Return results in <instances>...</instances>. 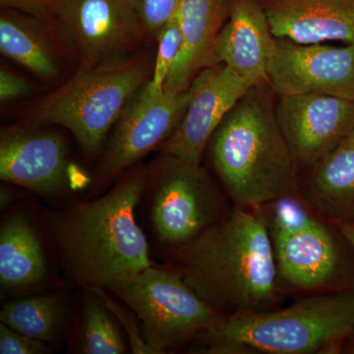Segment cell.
Masks as SVG:
<instances>
[{
    "mask_svg": "<svg viewBox=\"0 0 354 354\" xmlns=\"http://www.w3.org/2000/svg\"><path fill=\"white\" fill-rule=\"evenodd\" d=\"M48 264L29 216L15 212L0 228V286L4 292L39 285L46 278Z\"/></svg>",
    "mask_w": 354,
    "mask_h": 354,
    "instance_id": "cell-19",
    "label": "cell"
},
{
    "mask_svg": "<svg viewBox=\"0 0 354 354\" xmlns=\"http://www.w3.org/2000/svg\"><path fill=\"white\" fill-rule=\"evenodd\" d=\"M148 76V65L138 59L82 65L67 82L37 102L22 123L64 127L84 152L95 155Z\"/></svg>",
    "mask_w": 354,
    "mask_h": 354,
    "instance_id": "cell-5",
    "label": "cell"
},
{
    "mask_svg": "<svg viewBox=\"0 0 354 354\" xmlns=\"http://www.w3.org/2000/svg\"><path fill=\"white\" fill-rule=\"evenodd\" d=\"M337 227L346 241L354 249V223H337Z\"/></svg>",
    "mask_w": 354,
    "mask_h": 354,
    "instance_id": "cell-29",
    "label": "cell"
},
{
    "mask_svg": "<svg viewBox=\"0 0 354 354\" xmlns=\"http://www.w3.org/2000/svg\"><path fill=\"white\" fill-rule=\"evenodd\" d=\"M66 304L60 295H43L7 302L0 321L10 329L39 341L51 342L62 332Z\"/></svg>",
    "mask_w": 354,
    "mask_h": 354,
    "instance_id": "cell-21",
    "label": "cell"
},
{
    "mask_svg": "<svg viewBox=\"0 0 354 354\" xmlns=\"http://www.w3.org/2000/svg\"><path fill=\"white\" fill-rule=\"evenodd\" d=\"M151 221L158 241L174 254L223 220L232 206L201 164L160 153L152 171Z\"/></svg>",
    "mask_w": 354,
    "mask_h": 354,
    "instance_id": "cell-8",
    "label": "cell"
},
{
    "mask_svg": "<svg viewBox=\"0 0 354 354\" xmlns=\"http://www.w3.org/2000/svg\"><path fill=\"white\" fill-rule=\"evenodd\" d=\"M50 351L44 342L16 332L6 324L0 325V353L44 354Z\"/></svg>",
    "mask_w": 354,
    "mask_h": 354,
    "instance_id": "cell-26",
    "label": "cell"
},
{
    "mask_svg": "<svg viewBox=\"0 0 354 354\" xmlns=\"http://www.w3.org/2000/svg\"><path fill=\"white\" fill-rule=\"evenodd\" d=\"M144 30L157 41L165 25L176 13L180 0H127Z\"/></svg>",
    "mask_w": 354,
    "mask_h": 354,
    "instance_id": "cell-24",
    "label": "cell"
},
{
    "mask_svg": "<svg viewBox=\"0 0 354 354\" xmlns=\"http://www.w3.org/2000/svg\"><path fill=\"white\" fill-rule=\"evenodd\" d=\"M274 43L276 37L259 0H230V14L208 66L225 64L254 85L264 82Z\"/></svg>",
    "mask_w": 354,
    "mask_h": 354,
    "instance_id": "cell-15",
    "label": "cell"
},
{
    "mask_svg": "<svg viewBox=\"0 0 354 354\" xmlns=\"http://www.w3.org/2000/svg\"><path fill=\"white\" fill-rule=\"evenodd\" d=\"M276 116L300 174L341 146L354 130V102L333 95L277 97Z\"/></svg>",
    "mask_w": 354,
    "mask_h": 354,
    "instance_id": "cell-12",
    "label": "cell"
},
{
    "mask_svg": "<svg viewBox=\"0 0 354 354\" xmlns=\"http://www.w3.org/2000/svg\"><path fill=\"white\" fill-rule=\"evenodd\" d=\"M109 290L132 310L144 341L155 354L176 351L225 320L176 270L151 266Z\"/></svg>",
    "mask_w": 354,
    "mask_h": 354,
    "instance_id": "cell-7",
    "label": "cell"
},
{
    "mask_svg": "<svg viewBox=\"0 0 354 354\" xmlns=\"http://www.w3.org/2000/svg\"><path fill=\"white\" fill-rule=\"evenodd\" d=\"M344 142H348V143H354V130L353 132H351V134L349 135L348 138L346 139Z\"/></svg>",
    "mask_w": 354,
    "mask_h": 354,
    "instance_id": "cell-31",
    "label": "cell"
},
{
    "mask_svg": "<svg viewBox=\"0 0 354 354\" xmlns=\"http://www.w3.org/2000/svg\"><path fill=\"white\" fill-rule=\"evenodd\" d=\"M62 0H0L2 9H11L41 22L57 19Z\"/></svg>",
    "mask_w": 354,
    "mask_h": 354,
    "instance_id": "cell-27",
    "label": "cell"
},
{
    "mask_svg": "<svg viewBox=\"0 0 354 354\" xmlns=\"http://www.w3.org/2000/svg\"><path fill=\"white\" fill-rule=\"evenodd\" d=\"M176 261L185 283L225 318L278 304L276 260L258 209L232 205L223 220L176 253Z\"/></svg>",
    "mask_w": 354,
    "mask_h": 354,
    "instance_id": "cell-2",
    "label": "cell"
},
{
    "mask_svg": "<svg viewBox=\"0 0 354 354\" xmlns=\"http://www.w3.org/2000/svg\"><path fill=\"white\" fill-rule=\"evenodd\" d=\"M277 95L255 84L209 140L214 171L234 205L259 208L299 187L300 172L276 116Z\"/></svg>",
    "mask_w": 354,
    "mask_h": 354,
    "instance_id": "cell-3",
    "label": "cell"
},
{
    "mask_svg": "<svg viewBox=\"0 0 354 354\" xmlns=\"http://www.w3.org/2000/svg\"><path fill=\"white\" fill-rule=\"evenodd\" d=\"M39 20L11 9L0 15V51L44 80L60 74L57 55L39 26Z\"/></svg>",
    "mask_w": 354,
    "mask_h": 354,
    "instance_id": "cell-20",
    "label": "cell"
},
{
    "mask_svg": "<svg viewBox=\"0 0 354 354\" xmlns=\"http://www.w3.org/2000/svg\"><path fill=\"white\" fill-rule=\"evenodd\" d=\"M148 183L137 165L106 194L72 203L48 216V227L69 278L87 288H109L153 266L135 209Z\"/></svg>",
    "mask_w": 354,
    "mask_h": 354,
    "instance_id": "cell-1",
    "label": "cell"
},
{
    "mask_svg": "<svg viewBox=\"0 0 354 354\" xmlns=\"http://www.w3.org/2000/svg\"><path fill=\"white\" fill-rule=\"evenodd\" d=\"M354 337V291L314 292L285 309L227 317L200 335L203 346H234L243 353H337Z\"/></svg>",
    "mask_w": 354,
    "mask_h": 354,
    "instance_id": "cell-4",
    "label": "cell"
},
{
    "mask_svg": "<svg viewBox=\"0 0 354 354\" xmlns=\"http://www.w3.org/2000/svg\"><path fill=\"white\" fill-rule=\"evenodd\" d=\"M82 65L127 59L146 34L127 0H62L57 19Z\"/></svg>",
    "mask_w": 354,
    "mask_h": 354,
    "instance_id": "cell-10",
    "label": "cell"
},
{
    "mask_svg": "<svg viewBox=\"0 0 354 354\" xmlns=\"http://www.w3.org/2000/svg\"><path fill=\"white\" fill-rule=\"evenodd\" d=\"M230 6V0H180L177 12L183 46L165 81V92L177 94L188 90L195 76L208 67Z\"/></svg>",
    "mask_w": 354,
    "mask_h": 354,
    "instance_id": "cell-17",
    "label": "cell"
},
{
    "mask_svg": "<svg viewBox=\"0 0 354 354\" xmlns=\"http://www.w3.org/2000/svg\"><path fill=\"white\" fill-rule=\"evenodd\" d=\"M0 178L43 197L59 196L70 180L64 139L46 127L21 123L2 128Z\"/></svg>",
    "mask_w": 354,
    "mask_h": 354,
    "instance_id": "cell-14",
    "label": "cell"
},
{
    "mask_svg": "<svg viewBox=\"0 0 354 354\" xmlns=\"http://www.w3.org/2000/svg\"><path fill=\"white\" fill-rule=\"evenodd\" d=\"M111 313L106 305L95 295L86 298L81 312V353H127V344Z\"/></svg>",
    "mask_w": 354,
    "mask_h": 354,
    "instance_id": "cell-22",
    "label": "cell"
},
{
    "mask_svg": "<svg viewBox=\"0 0 354 354\" xmlns=\"http://www.w3.org/2000/svg\"><path fill=\"white\" fill-rule=\"evenodd\" d=\"M12 191L6 189V188H1V209L6 208L7 205L12 202L13 196Z\"/></svg>",
    "mask_w": 354,
    "mask_h": 354,
    "instance_id": "cell-30",
    "label": "cell"
},
{
    "mask_svg": "<svg viewBox=\"0 0 354 354\" xmlns=\"http://www.w3.org/2000/svg\"><path fill=\"white\" fill-rule=\"evenodd\" d=\"M267 81L277 97L318 94L354 102V43L333 46L276 38Z\"/></svg>",
    "mask_w": 354,
    "mask_h": 354,
    "instance_id": "cell-11",
    "label": "cell"
},
{
    "mask_svg": "<svg viewBox=\"0 0 354 354\" xmlns=\"http://www.w3.org/2000/svg\"><path fill=\"white\" fill-rule=\"evenodd\" d=\"M253 85L225 64L201 70L188 88L190 99L183 120L158 150L202 164L203 155L216 128Z\"/></svg>",
    "mask_w": 354,
    "mask_h": 354,
    "instance_id": "cell-13",
    "label": "cell"
},
{
    "mask_svg": "<svg viewBox=\"0 0 354 354\" xmlns=\"http://www.w3.org/2000/svg\"><path fill=\"white\" fill-rule=\"evenodd\" d=\"M189 99L188 90L157 92L149 81L144 84L114 123L90 196L167 141L183 120Z\"/></svg>",
    "mask_w": 354,
    "mask_h": 354,
    "instance_id": "cell-9",
    "label": "cell"
},
{
    "mask_svg": "<svg viewBox=\"0 0 354 354\" xmlns=\"http://www.w3.org/2000/svg\"><path fill=\"white\" fill-rule=\"evenodd\" d=\"M298 194L330 223H354V143L344 142L305 171Z\"/></svg>",
    "mask_w": 354,
    "mask_h": 354,
    "instance_id": "cell-18",
    "label": "cell"
},
{
    "mask_svg": "<svg viewBox=\"0 0 354 354\" xmlns=\"http://www.w3.org/2000/svg\"><path fill=\"white\" fill-rule=\"evenodd\" d=\"M272 34L298 44L354 43V0H259Z\"/></svg>",
    "mask_w": 354,
    "mask_h": 354,
    "instance_id": "cell-16",
    "label": "cell"
},
{
    "mask_svg": "<svg viewBox=\"0 0 354 354\" xmlns=\"http://www.w3.org/2000/svg\"><path fill=\"white\" fill-rule=\"evenodd\" d=\"M157 41L158 51L155 66L152 79L149 80V84L153 90L162 92L167 76L176 62L183 46L180 21L177 11L162 28Z\"/></svg>",
    "mask_w": 354,
    "mask_h": 354,
    "instance_id": "cell-23",
    "label": "cell"
},
{
    "mask_svg": "<svg viewBox=\"0 0 354 354\" xmlns=\"http://www.w3.org/2000/svg\"><path fill=\"white\" fill-rule=\"evenodd\" d=\"M100 300L106 305V308L118 318V322L124 328L128 339H129L130 348L134 354H155L153 349L144 341L141 329L139 327L138 319L133 313L131 309L121 306L118 302L114 301L113 298L106 295L104 288H97L90 290Z\"/></svg>",
    "mask_w": 354,
    "mask_h": 354,
    "instance_id": "cell-25",
    "label": "cell"
},
{
    "mask_svg": "<svg viewBox=\"0 0 354 354\" xmlns=\"http://www.w3.org/2000/svg\"><path fill=\"white\" fill-rule=\"evenodd\" d=\"M34 90L31 84L6 69L0 71V101L8 102L19 100Z\"/></svg>",
    "mask_w": 354,
    "mask_h": 354,
    "instance_id": "cell-28",
    "label": "cell"
},
{
    "mask_svg": "<svg viewBox=\"0 0 354 354\" xmlns=\"http://www.w3.org/2000/svg\"><path fill=\"white\" fill-rule=\"evenodd\" d=\"M256 209L271 237L279 286L312 293L337 290L344 257L335 223L310 208L298 192Z\"/></svg>",
    "mask_w": 354,
    "mask_h": 354,
    "instance_id": "cell-6",
    "label": "cell"
}]
</instances>
